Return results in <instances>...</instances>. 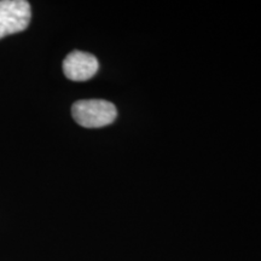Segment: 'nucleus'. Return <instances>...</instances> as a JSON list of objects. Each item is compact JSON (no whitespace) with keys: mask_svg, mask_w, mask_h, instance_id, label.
<instances>
[{"mask_svg":"<svg viewBox=\"0 0 261 261\" xmlns=\"http://www.w3.org/2000/svg\"><path fill=\"white\" fill-rule=\"evenodd\" d=\"M32 18L31 4L25 0H0V39L23 32Z\"/></svg>","mask_w":261,"mask_h":261,"instance_id":"f03ea898","label":"nucleus"},{"mask_svg":"<svg viewBox=\"0 0 261 261\" xmlns=\"http://www.w3.org/2000/svg\"><path fill=\"white\" fill-rule=\"evenodd\" d=\"M99 69V62L93 55L73 51L63 61V73L67 79L83 83L92 79Z\"/></svg>","mask_w":261,"mask_h":261,"instance_id":"7ed1b4c3","label":"nucleus"},{"mask_svg":"<svg viewBox=\"0 0 261 261\" xmlns=\"http://www.w3.org/2000/svg\"><path fill=\"white\" fill-rule=\"evenodd\" d=\"M71 115L80 126L86 128H100L115 121L116 107L103 99L77 100L71 107Z\"/></svg>","mask_w":261,"mask_h":261,"instance_id":"f257e3e1","label":"nucleus"}]
</instances>
